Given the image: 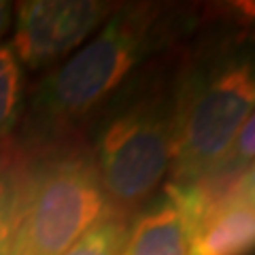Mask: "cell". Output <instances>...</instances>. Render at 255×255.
I'll return each instance as SVG.
<instances>
[{"instance_id": "7c38bea8", "label": "cell", "mask_w": 255, "mask_h": 255, "mask_svg": "<svg viewBox=\"0 0 255 255\" xmlns=\"http://www.w3.org/2000/svg\"><path fill=\"white\" fill-rule=\"evenodd\" d=\"M241 196L245 198L251 206H255V159L247 166V170L243 174L241 181Z\"/></svg>"}, {"instance_id": "3957f363", "label": "cell", "mask_w": 255, "mask_h": 255, "mask_svg": "<svg viewBox=\"0 0 255 255\" xmlns=\"http://www.w3.org/2000/svg\"><path fill=\"white\" fill-rule=\"evenodd\" d=\"M159 4H128L107 19L105 28L36 90V113L51 124H70L100 105L155 41Z\"/></svg>"}, {"instance_id": "30bf717a", "label": "cell", "mask_w": 255, "mask_h": 255, "mask_svg": "<svg viewBox=\"0 0 255 255\" xmlns=\"http://www.w3.org/2000/svg\"><path fill=\"white\" fill-rule=\"evenodd\" d=\"M21 70L11 47L0 43V145L9 140L11 128L19 113Z\"/></svg>"}, {"instance_id": "8992f818", "label": "cell", "mask_w": 255, "mask_h": 255, "mask_svg": "<svg viewBox=\"0 0 255 255\" xmlns=\"http://www.w3.org/2000/svg\"><path fill=\"white\" fill-rule=\"evenodd\" d=\"M253 251L255 206L241 191L189 228V255H251Z\"/></svg>"}, {"instance_id": "6da1fadb", "label": "cell", "mask_w": 255, "mask_h": 255, "mask_svg": "<svg viewBox=\"0 0 255 255\" xmlns=\"http://www.w3.org/2000/svg\"><path fill=\"white\" fill-rule=\"evenodd\" d=\"M253 113L255 36H247L181 79L168 185H187L217 168Z\"/></svg>"}, {"instance_id": "7a4b0ae2", "label": "cell", "mask_w": 255, "mask_h": 255, "mask_svg": "<svg viewBox=\"0 0 255 255\" xmlns=\"http://www.w3.org/2000/svg\"><path fill=\"white\" fill-rule=\"evenodd\" d=\"M107 211L94 155L34 157L0 255H64Z\"/></svg>"}, {"instance_id": "277c9868", "label": "cell", "mask_w": 255, "mask_h": 255, "mask_svg": "<svg viewBox=\"0 0 255 255\" xmlns=\"http://www.w3.org/2000/svg\"><path fill=\"white\" fill-rule=\"evenodd\" d=\"M177 102L179 90L153 96L119 115L105 130L94 162L109 211L132 217L170 170Z\"/></svg>"}, {"instance_id": "9c48e42d", "label": "cell", "mask_w": 255, "mask_h": 255, "mask_svg": "<svg viewBox=\"0 0 255 255\" xmlns=\"http://www.w3.org/2000/svg\"><path fill=\"white\" fill-rule=\"evenodd\" d=\"M128 232L130 217L107 209L105 215L64 255H122Z\"/></svg>"}, {"instance_id": "52a82bcc", "label": "cell", "mask_w": 255, "mask_h": 255, "mask_svg": "<svg viewBox=\"0 0 255 255\" xmlns=\"http://www.w3.org/2000/svg\"><path fill=\"white\" fill-rule=\"evenodd\" d=\"M122 255H189L185 217L168 194L130 226Z\"/></svg>"}, {"instance_id": "5b68a950", "label": "cell", "mask_w": 255, "mask_h": 255, "mask_svg": "<svg viewBox=\"0 0 255 255\" xmlns=\"http://www.w3.org/2000/svg\"><path fill=\"white\" fill-rule=\"evenodd\" d=\"M113 13L115 4L94 0L19 2L11 49L30 68L47 66L81 45Z\"/></svg>"}, {"instance_id": "8fae6325", "label": "cell", "mask_w": 255, "mask_h": 255, "mask_svg": "<svg viewBox=\"0 0 255 255\" xmlns=\"http://www.w3.org/2000/svg\"><path fill=\"white\" fill-rule=\"evenodd\" d=\"M228 159L238 162V164H251L255 159V113L243 126L232 151L228 153Z\"/></svg>"}, {"instance_id": "ba28073f", "label": "cell", "mask_w": 255, "mask_h": 255, "mask_svg": "<svg viewBox=\"0 0 255 255\" xmlns=\"http://www.w3.org/2000/svg\"><path fill=\"white\" fill-rule=\"evenodd\" d=\"M32 159L34 155L11 140L0 145V245L9 234Z\"/></svg>"}, {"instance_id": "4fadbf2b", "label": "cell", "mask_w": 255, "mask_h": 255, "mask_svg": "<svg viewBox=\"0 0 255 255\" xmlns=\"http://www.w3.org/2000/svg\"><path fill=\"white\" fill-rule=\"evenodd\" d=\"M11 15H13V9L9 2H0V36L4 34L6 30L11 26Z\"/></svg>"}]
</instances>
